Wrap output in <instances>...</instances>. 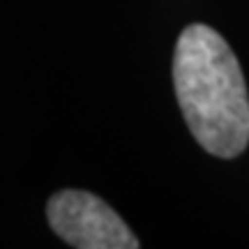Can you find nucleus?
<instances>
[{
	"label": "nucleus",
	"instance_id": "f257e3e1",
	"mask_svg": "<svg viewBox=\"0 0 249 249\" xmlns=\"http://www.w3.org/2000/svg\"><path fill=\"white\" fill-rule=\"evenodd\" d=\"M173 86L189 132L214 157L231 160L249 143V95L229 42L205 23L187 26L173 53Z\"/></svg>",
	"mask_w": 249,
	"mask_h": 249
},
{
	"label": "nucleus",
	"instance_id": "f03ea898",
	"mask_svg": "<svg viewBox=\"0 0 249 249\" xmlns=\"http://www.w3.org/2000/svg\"><path fill=\"white\" fill-rule=\"evenodd\" d=\"M49 224L76 249H136L139 240L123 217L99 196L83 189H62L46 205Z\"/></svg>",
	"mask_w": 249,
	"mask_h": 249
}]
</instances>
